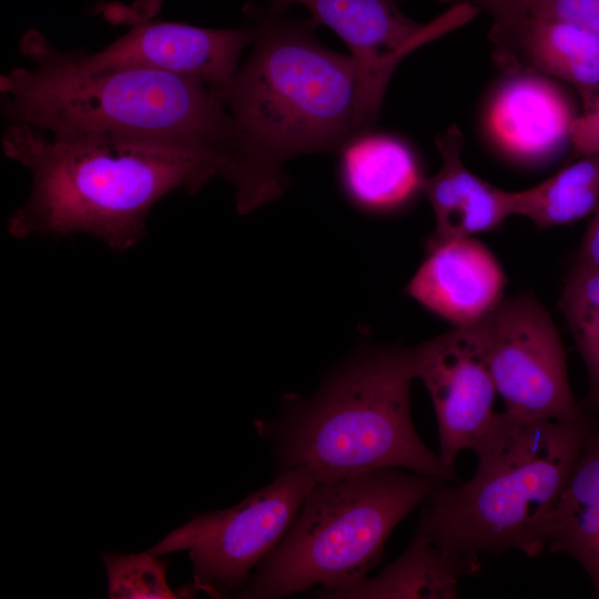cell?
<instances>
[{"instance_id": "obj_3", "label": "cell", "mask_w": 599, "mask_h": 599, "mask_svg": "<svg viewBox=\"0 0 599 599\" xmlns=\"http://www.w3.org/2000/svg\"><path fill=\"white\" fill-rule=\"evenodd\" d=\"M19 49L32 65L0 77L9 123L61 140L150 141L225 156L230 116L202 80L136 67L91 68L34 29Z\"/></svg>"}, {"instance_id": "obj_18", "label": "cell", "mask_w": 599, "mask_h": 599, "mask_svg": "<svg viewBox=\"0 0 599 599\" xmlns=\"http://www.w3.org/2000/svg\"><path fill=\"white\" fill-rule=\"evenodd\" d=\"M525 71L567 82L586 109L599 97V35L567 21L529 16L510 73Z\"/></svg>"}, {"instance_id": "obj_21", "label": "cell", "mask_w": 599, "mask_h": 599, "mask_svg": "<svg viewBox=\"0 0 599 599\" xmlns=\"http://www.w3.org/2000/svg\"><path fill=\"white\" fill-rule=\"evenodd\" d=\"M111 599H174L193 597L194 586L173 591L165 577L167 562L150 550L132 554H101Z\"/></svg>"}, {"instance_id": "obj_12", "label": "cell", "mask_w": 599, "mask_h": 599, "mask_svg": "<svg viewBox=\"0 0 599 599\" xmlns=\"http://www.w3.org/2000/svg\"><path fill=\"white\" fill-rule=\"evenodd\" d=\"M505 286L493 252L476 237H466L426 250L405 291L454 327H464L486 319L505 298Z\"/></svg>"}, {"instance_id": "obj_16", "label": "cell", "mask_w": 599, "mask_h": 599, "mask_svg": "<svg viewBox=\"0 0 599 599\" xmlns=\"http://www.w3.org/2000/svg\"><path fill=\"white\" fill-rule=\"evenodd\" d=\"M547 547L576 560L599 598L598 417H592L579 456L549 517Z\"/></svg>"}, {"instance_id": "obj_26", "label": "cell", "mask_w": 599, "mask_h": 599, "mask_svg": "<svg viewBox=\"0 0 599 599\" xmlns=\"http://www.w3.org/2000/svg\"><path fill=\"white\" fill-rule=\"evenodd\" d=\"M575 265L599 270V206L582 236Z\"/></svg>"}, {"instance_id": "obj_7", "label": "cell", "mask_w": 599, "mask_h": 599, "mask_svg": "<svg viewBox=\"0 0 599 599\" xmlns=\"http://www.w3.org/2000/svg\"><path fill=\"white\" fill-rule=\"evenodd\" d=\"M315 484L303 469L277 473L237 505L193 515L150 551L161 556L187 550L197 589L213 598L238 593L251 570L285 536Z\"/></svg>"}, {"instance_id": "obj_4", "label": "cell", "mask_w": 599, "mask_h": 599, "mask_svg": "<svg viewBox=\"0 0 599 599\" xmlns=\"http://www.w3.org/2000/svg\"><path fill=\"white\" fill-rule=\"evenodd\" d=\"M414 379L412 348L369 345L335 366L312 396H285L275 417L256 422L278 473L303 469L327 483L394 467L459 483L414 427Z\"/></svg>"}, {"instance_id": "obj_6", "label": "cell", "mask_w": 599, "mask_h": 599, "mask_svg": "<svg viewBox=\"0 0 599 599\" xmlns=\"http://www.w3.org/2000/svg\"><path fill=\"white\" fill-rule=\"evenodd\" d=\"M444 481L389 467L316 483L237 597L273 599L318 587L317 596L332 598L355 586L379 562L397 524Z\"/></svg>"}, {"instance_id": "obj_9", "label": "cell", "mask_w": 599, "mask_h": 599, "mask_svg": "<svg viewBox=\"0 0 599 599\" xmlns=\"http://www.w3.org/2000/svg\"><path fill=\"white\" fill-rule=\"evenodd\" d=\"M415 378L426 387L436 415L439 458L455 469L464 449L477 451L499 429L497 390L481 322L453 329L412 348Z\"/></svg>"}, {"instance_id": "obj_24", "label": "cell", "mask_w": 599, "mask_h": 599, "mask_svg": "<svg viewBox=\"0 0 599 599\" xmlns=\"http://www.w3.org/2000/svg\"><path fill=\"white\" fill-rule=\"evenodd\" d=\"M573 156L599 153V97L575 116L569 134Z\"/></svg>"}, {"instance_id": "obj_17", "label": "cell", "mask_w": 599, "mask_h": 599, "mask_svg": "<svg viewBox=\"0 0 599 599\" xmlns=\"http://www.w3.org/2000/svg\"><path fill=\"white\" fill-rule=\"evenodd\" d=\"M481 570L478 556L449 551L416 529L407 549L379 575L365 578L332 598H443L457 597L464 577Z\"/></svg>"}, {"instance_id": "obj_25", "label": "cell", "mask_w": 599, "mask_h": 599, "mask_svg": "<svg viewBox=\"0 0 599 599\" xmlns=\"http://www.w3.org/2000/svg\"><path fill=\"white\" fill-rule=\"evenodd\" d=\"M164 0H133L131 3L108 2L100 6L103 18L112 24H134L154 19Z\"/></svg>"}, {"instance_id": "obj_11", "label": "cell", "mask_w": 599, "mask_h": 599, "mask_svg": "<svg viewBox=\"0 0 599 599\" xmlns=\"http://www.w3.org/2000/svg\"><path fill=\"white\" fill-rule=\"evenodd\" d=\"M254 38V27L212 29L151 19L132 24L101 50L74 54L91 68L152 69L199 79L219 91L232 81L243 49Z\"/></svg>"}, {"instance_id": "obj_5", "label": "cell", "mask_w": 599, "mask_h": 599, "mask_svg": "<svg viewBox=\"0 0 599 599\" xmlns=\"http://www.w3.org/2000/svg\"><path fill=\"white\" fill-rule=\"evenodd\" d=\"M591 422L586 412L562 422L505 413L497 433L475 453L473 477L436 487L422 504L416 529L449 551L541 555L549 517Z\"/></svg>"}, {"instance_id": "obj_22", "label": "cell", "mask_w": 599, "mask_h": 599, "mask_svg": "<svg viewBox=\"0 0 599 599\" xmlns=\"http://www.w3.org/2000/svg\"><path fill=\"white\" fill-rule=\"evenodd\" d=\"M469 4L486 10L493 19L490 39L499 65L508 71L511 67L519 35L529 18V0H440Z\"/></svg>"}, {"instance_id": "obj_10", "label": "cell", "mask_w": 599, "mask_h": 599, "mask_svg": "<svg viewBox=\"0 0 599 599\" xmlns=\"http://www.w3.org/2000/svg\"><path fill=\"white\" fill-rule=\"evenodd\" d=\"M293 4L306 8L317 27L334 31L349 49L357 78L356 131L373 129L400 61L438 38L430 22L414 21L395 0H271L277 11Z\"/></svg>"}, {"instance_id": "obj_23", "label": "cell", "mask_w": 599, "mask_h": 599, "mask_svg": "<svg viewBox=\"0 0 599 599\" xmlns=\"http://www.w3.org/2000/svg\"><path fill=\"white\" fill-rule=\"evenodd\" d=\"M529 16L577 24L599 35V0H529Z\"/></svg>"}, {"instance_id": "obj_19", "label": "cell", "mask_w": 599, "mask_h": 599, "mask_svg": "<svg viewBox=\"0 0 599 599\" xmlns=\"http://www.w3.org/2000/svg\"><path fill=\"white\" fill-rule=\"evenodd\" d=\"M512 214L539 229L568 225L599 206V153L579 156L548 179L521 191H511Z\"/></svg>"}, {"instance_id": "obj_13", "label": "cell", "mask_w": 599, "mask_h": 599, "mask_svg": "<svg viewBox=\"0 0 599 599\" xmlns=\"http://www.w3.org/2000/svg\"><path fill=\"white\" fill-rule=\"evenodd\" d=\"M464 136L451 125L436 139L441 166L426 177L435 229L425 250L498 229L512 214L511 191L501 190L473 173L461 158Z\"/></svg>"}, {"instance_id": "obj_2", "label": "cell", "mask_w": 599, "mask_h": 599, "mask_svg": "<svg viewBox=\"0 0 599 599\" xmlns=\"http://www.w3.org/2000/svg\"><path fill=\"white\" fill-rule=\"evenodd\" d=\"M7 158L31 174L26 202L8 219L16 238L87 234L115 252L145 236L153 206L175 191L199 192L222 175L212 150L112 139H54L23 123L1 138Z\"/></svg>"}, {"instance_id": "obj_8", "label": "cell", "mask_w": 599, "mask_h": 599, "mask_svg": "<svg viewBox=\"0 0 599 599\" xmlns=\"http://www.w3.org/2000/svg\"><path fill=\"white\" fill-rule=\"evenodd\" d=\"M481 325L493 379L508 416L562 422L583 414L570 387L560 335L535 297H505Z\"/></svg>"}, {"instance_id": "obj_15", "label": "cell", "mask_w": 599, "mask_h": 599, "mask_svg": "<svg viewBox=\"0 0 599 599\" xmlns=\"http://www.w3.org/2000/svg\"><path fill=\"white\" fill-rule=\"evenodd\" d=\"M573 119L566 97L530 72L514 73L498 88L488 109L496 142L526 160L546 158L569 141Z\"/></svg>"}, {"instance_id": "obj_1", "label": "cell", "mask_w": 599, "mask_h": 599, "mask_svg": "<svg viewBox=\"0 0 599 599\" xmlns=\"http://www.w3.org/2000/svg\"><path fill=\"white\" fill-rule=\"evenodd\" d=\"M253 50L216 91L230 116L222 176L246 215L276 200L294 156L336 152L356 132V65L325 47L311 20L252 6Z\"/></svg>"}, {"instance_id": "obj_14", "label": "cell", "mask_w": 599, "mask_h": 599, "mask_svg": "<svg viewBox=\"0 0 599 599\" xmlns=\"http://www.w3.org/2000/svg\"><path fill=\"white\" fill-rule=\"evenodd\" d=\"M337 176L346 200L367 214L404 209L426 177L413 149L403 139L373 129L354 132L339 148Z\"/></svg>"}, {"instance_id": "obj_20", "label": "cell", "mask_w": 599, "mask_h": 599, "mask_svg": "<svg viewBox=\"0 0 599 599\" xmlns=\"http://www.w3.org/2000/svg\"><path fill=\"white\" fill-rule=\"evenodd\" d=\"M588 376L583 412L599 418V270L573 265L558 303Z\"/></svg>"}]
</instances>
